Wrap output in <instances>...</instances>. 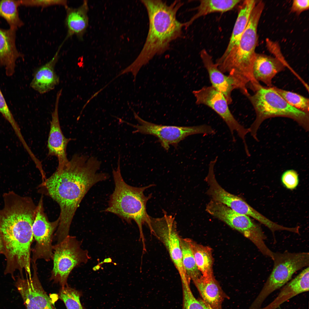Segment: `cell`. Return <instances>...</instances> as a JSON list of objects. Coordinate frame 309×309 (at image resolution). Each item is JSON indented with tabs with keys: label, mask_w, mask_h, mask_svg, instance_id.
Instances as JSON below:
<instances>
[{
	"label": "cell",
	"mask_w": 309,
	"mask_h": 309,
	"mask_svg": "<svg viewBox=\"0 0 309 309\" xmlns=\"http://www.w3.org/2000/svg\"><path fill=\"white\" fill-rule=\"evenodd\" d=\"M281 179L283 185L289 189H294L298 183V173L294 170H288L284 172L282 175Z\"/></svg>",
	"instance_id": "obj_32"
},
{
	"label": "cell",
	"mask_w": 309,
	"mask_h": 309,
	"mask_svg": "<svg viewBox=\"0 0 309 309\" xmlns=\"http://www.w3.org/2000/svg\"><path fill=\"white\" fill-rule=\"evenodd\" d=\"M285 67L276 58L257 54L253 67V77L256 81L261 82L270 87L272 86L273 79Z\"/></svg>",
	"instance_id": "obj_19"
},
{
	"label": "cell",
	"mask_w": 309,
	"mask_h": 309,
	"mask_svg": "<svg viewBox=\"0 0 309 309\" xmlns=\"http://www.w3.org/2000/svg\"><path fill=\"white\" fill-rule=\"evenodd\" d=\"M256 3L255 0H246L242 3L229 41L222 56L227 54L233 46L239 42L247 25L251 12Z\"/></svg>",
	"instance_id": "obj_22"
},
{
	"label": "cell",
	"mask_w": 309,
	"mask_h": 309,
	"mask_svg": "<svg viewBox=\"0 0 309 309\" xmlns=\"http://www.w3.org/2000/svg\"><path fill=\"white\" fill-rule=\"evenodd\" d=\"M112 173L115 188L110 196L108 206L105 211L116 215L129 223L132 220L134 221L138 227L143 245H144L142 226L144 223L148 225L150 221V216L147 213L146 205L151 195L146 196L144 192L154 185L136 187L127 184L121 174L119 154L117 167L116 170L113 169Z\"/></svg>",
	"instance_id": "obj_4"
},
{
	"label": "cell",
	"mask_w": 309,
	"mask_h": 309,
	"mask_svg": "<svg viewBox=\"0 0 309 309\" xmlns=\"http://www.w3.org/2000/svg\"><path fill=\"white\" fill-rule=\"evenodd\" d=\"M101 163L96 157L76 154L67 165L56 171L39 185V193L56 201L60 208L55 236L60 242L69 235L75 213L88 191L95 184L109 178L98 173Z\"/></svg>",
	"instance_id": "obj_1"
},
{
	"label": "cell",
	"mask_w": 309,
	"mask_h": 309,
	"mask_svg": "<svg viewBox=\"0 0 309 309\" xmlns=\"http://www.w3.org/2000/svg\"><path fill=\"white\" fill-rule=\"evenodd\" d=\"M200 56L208 72L211 86L223 94L229 105L231 104L233 101L232 92L234 89H237L235 82L230 76L219 70L217 64L213 62L211 56L205 49L201 51Z\"/></svg>",
	"instance_id": "obj_15"
},
{
	"label": "cell",
	"mask_w": 309,
	"mask_h": 309,
	"mask_svg": "<svg viewBox=\"0 0 309 309\" xmlns=\"http://www.w3.org/2000/svg\"><path fill=\"white\" fill-rule=\"evenodd\" d=\"M16 31L0 28V66L5 68V74L8 77L14 74L17 60L24 59V55L16 47Z\"/></svg>",
	"instance_id": "obj_16"
},
{
	"label": "cell",
	"mask_w": 309,
	"mask_h": 309,
	"mask_svg": "<svg viewBox=\"0 0 309 309\" xmlns=\"http://www.w3.org/2000/svg\"><path fill=\"white\" fill-rule=\"evenodd\" d=\"M309 266L284 285L277 297L266 306L260 309H277L283 303L309 289Z\"/></svg>",
	"instance_id": "obj_20"
},
{
	"label": "cell",
	"mask_w": 309,
	"mask_h": 309,
	"mask_svg": "<svg viewBox=\"0 0 309 309\" xmlns=\"http://www.w3.org/2000/svg\"><path fill=\"white\" fill-rule=\"evenodd\" d=\"M189 241L196 265L201 274H213L211 248L198 244L190 239Z\"/></svg>",
	"instance_id": "obj_24"
},
{
	"label": "cell",
	"mask_w": 309,
	"mask_h": 309,
	"mask_svg": "<svg viewBox=\"0 0 309 309\" xmlns=\"http://www.w3.org/2000/svg\"><path fill=\"white\" fill-rule=\"evenodd\" d=\"M32 264L33 274L31 277L25 278L19 276L15 284L26 309H56L39 279L36 264Z\"/></svg>",
	"instance_id": "obj_13"
},
{
	"label": "cell",
	"mask_w": 309,
	"mask_h": 309,
	"mask_svg": "<svg viewBox=\"0 0 309 309\" xmlns=\"http://www.w3.org/2000/svg\"><path fill=\"white\" fill-rule=\"evenodd\" d=\"M101 266V265L98 264L97 265L95 266L92 269L94 271L98 270L102 268Z\"/></svg>",
	"instance_id": "obj_36"
},
{
	"label": "cell",
	"mask_w": 309,
	"mask_h": 309,
	"mask_svg": "<svg viewBox=\"0 0 309 309\" xmlns=\"http://www.w3.org/2000/svg\"><path fill=\"white\" fill-rule=\"evenodd\" d=\"M5 252L3 239L0 232V254H3L4 255Z\"/></svg>",
	"instance_id": "obj_34"
},
{
	"label": "cell",
	"mask_w": 309,
	"mask_h": 309,
	"mask_svg": "<svg viewBox=\"0 0 309 309\" xmlns=\"http://www.w3.org/2000/svg\"><path fill=\"white\" fill-rule=\"evenodd\" d=\"M82 242L75 236L68 235L53 246V267L50 280L61 287L68 285L67 280L72 270L90 257L86 250L81 248Z\"/></svg>",
	"instance_id": "obj_7"
},
{
	"label": "cell",
	"mask_w": 309,
	"mask_h": 309,
	"mask_svg": "<svg viewBox=\"0 0 309 309\" xmlns=\"http://www.w3.org/2000/svg\"><path fill=\"white\" fill-rule=\"evenodd\" d=\"M66 8V15L65 24L67 33L64 41L74 35L82 40L88 25V13L89 8L87 1H84L78 8L67 6Z\"/></svg>",
	"instance_id": "obj_21"
},
{
	"label": "cell",
	"mask_w": 309,
	"mask_h": 309,
	"mask_svg": "<svg viewBox=\"0 0 309 309\" xmlns=\"http://www.w3.org/2000/svg\"><path fill=\"white\" fill-rule=\"evenodd\" d=\"M264 6L262 1L256 4L239 42L215 62L219 70L227 74L235 82L237 89L244 95L248 93V86L254 88L260 84L253 78V67L257 54V27Z\"/></svg>",
	"instance_id": "obj_3"
},
{
	"label": "cell",
	"mask_w": 309,
	"mask_h": 309,
	"mask_svg": "<svg viewBox=\"0 0 309 309\" xmlns=\"http://www.w3.org/2000/svg\"><path fill=\"white\" fill-rule=\"evenodd\" d=\"M253 95L247 97L255 110L256 118L249 132L256 140L257 132L262 123L270 118L281 117L296 121L306 130H309V114L290 105L271 87L261 85Z\"/></svg>",
	"instance_id": "obj_5"
},
{
	"label": "cell",
	"mask_w": 309,
	"mask_h": 309,
	"mask_svg": "<svg viewBox=\"0 0 309 309\" xmlns=\"http://www.w3.org/2000/svg\"><path fill=\"white\" fill-rule=\"evenodd\" d=\"M309 7V0H294L293 2L291 11L300 14L302 12L308 10Z\"/></svg>",
	"instance_id": "obj_33"
},
{
	"label": "cell",
	"mask_w": 309,
	"mask_h": 309,
	"mask_svg": "<svg viewBox=\"0 0 309 309\" xmlns=\"http://www.w3.org/2000/svg\"><path fill=\"white\" fill-rule=\"evenodd\" d=\"M62 92L60 90L57 94L54 110L52 114L50 128L48 137L47 148L48 156H54L58 159V165L57 169L62 168L69 162L66 153V148L71 138H66L62 130L58 116V104Z\"/></svg>",
	"instance_id": "obj_14"
},
{
	"label": "cell",
	"mask_w": 309,
	"mask_h": 309,
	"mask_svg": "<svg viewBox=\"0 0 309 309\" xmlns=\"http://www.w3.org/2000/svg\"><path fill=\"white\" fill-rule=\"evenodd\" d=\"M60 45L53 58L44 64L36 69L30 84V87L40 94L47 93L54 89L60 82V78L55 71L59 58Z\"/></svg>",
	"instance_id": "obj_18"
},
{
	"label": "cell",
	"mask_w": 309,
	"mask_h": 309,
	"mask_svg": "<svg viewBox=\"0 0 309 309\" xmlns=\"http://www.w3.org/2000/svg\"><path fill=\"white\" fill-rule=\"evenodd\" d=\"M277 92L288 103L292 106L303 112L309 113V99L297 93L272 86Z\"/></svg>",
	"instance_id": "obj_28"
},
{
	"label": "cell",
	"mask_w": 309,
	"mask_h": 309,
	"mask_svg": "<svg viewBox=\"0 0 309 309\" xmlns=\"http://www.w3.org/2000/svg\"><path fill=\"white\" fill-rule=\"evenodd\" d=\"M145 7L149 19V28L143 47L135 60L122 71L130 72L135 80L141 68L156 55L162 54L169 48L172 41L181 37L184 23L177 18V13L183 5L176 0L168 5L160 0L141 1Z\"/></svg>",
	"instance_id": "obj_2"
},
{
	"label": "cell",
	"mask_w": 309,
	"mask_h": 309,
	"mask_svg": "<svg viewBox=\"0 0 309 309\" xmlns=\"http://www.w3.org/2000/svg\"><path fill=\"white\" fill-rule=\"evenodd\" d=\"M189 283H182L183 304L182 309H213L201 298L196 299L191 290Z\"/></svg>",
	"instance_id": "obj_29"
},
{
	"label": "cell",
	"mask_w": 309,
	"mask_h": 309,
	"mask_svg": "<svg viewBox=\"0 0 309 309\" xmlns=\"http://www.w3.org/2000/svg\"><path fill=\"white\" fill-rule=\"evenodd\" d=\"M112 263L115 265H117V264L116 263H114L113 262L112 258L110 257L104 259L103 261L101 262H99L98 264L102 266L104 263Z\"/></svg>",
	"instance_id": "obj_35"
},
{
	"label": "cell",
	"mask_w": 309,
	"mask_h": 309,
	"mask_svg": "<svg viewBox=\"0 0 309 309\" xmlns=\"http://www.w3.org/2000/svg\"><path fill=\"white\" fill-rule=\"evenodd\" d=\"M43 202V196L42 195L37 205L32 227L35 244L32 249L31 262L34 263H36L39 259H43L47 262L52 259L53 234L59 222L58 218L53 221H49L44 212Z\"/></svg>",
	"instance_id": "obj_12"
},
{
	"label": "cell",
	"mask_w": 309,
	"mask_h": 309,
	"mask_svg": "<svg viewBox=\"0 0 309 309\" xmlns=\"http://www.w3.org/2000/svg\"><path fill=\"white\" fill-rule=\"evenodd\" d=\"M192 93L197 105H204L210 108L223 120L229 129L233 141L235 140L234 134L236 132L242 140L244 148H247L245 136L249 132L248 129L240 124L235 118L224 95L211 86H204L193 91Z\"/></svg>",
	"instance_id": "obj_11"
},
{
	"label": "cell",
	"mask_w": 309,
	"mask_h": 309,
	"mask_svg": "<svg viewBox=\"0 0 309 309\" xmlns=\"http://www.w3.org/2000/svg\"><path fill=\"white\" fill-rule=\"evenodd\" d=\"M206 211L211 215L223 221L242 234L250 240L264 255L271 250L264 241L266 236L261 227L247 216L238 213L225 205L211 199L206 207Z\"/></svg>",
	"instance_id": "obj_8"
},
{
	"label": "cell",
	"mask_w": 309,
	"mask_h": 309,
	"mask_svg": "<svg viewBox=\"0 0 309 309\" xmlns=\"http://www.w3.org/2000/svg\"><path fill=\"white\" fill-rule=\"evenodd\" d=\"M193 281L207 304L213 309H223V301L229 297L223 290L213 274H201Z\"/></svg>",
	"instance_id": "obj_17"
},
{
	"label": "cell",
	"mask_w": 309,
	"mask_h": 309,
	"mask_svg": "<svg viewBox=\"0 0 309 309\" xmlns=\"http://www.w3.org/2000/svg\"><path fill=\"white\" fill-rule=\"evenodd\" d=\"M190 239L180 238L183 267L187 278L190 282L199 277L201 274L196 264L190 245Z\"/></svg>",
	"instance_id": "obj_25"
},
{
	"label": "cell",
	"mask_w": 309,
	"mask_h": 309,
	"mask_svg": "<svg viewBox=\"0 0 309 309\" xmlns=\"http://www.w3.org/2000/svg\"><path fill=\"white\" fill-rule=\"evenodd\" d=\"M0 113L11 124L18 138L22 135L20 130L7 103L0 88Z\"/></svg>",
	"instance_id": "obj_30"
},
{
	"label": "cell",
	"mask_w": 309,
	"mask_h": 309,
	"mask_svg": "<svg viewBox=\"0 0 309 309\" xmlns=\"http://www.w3.org/2000/svg\"><path fill=\"white\" fill-rule=\"evenodd\" d=\"M135 118L140 125H134L122 119L120 122L124 123L135 128L134 133L139 132L153 135L157 137L162 146L168 150L169 146L177 147L178 143L187 137L192 135L201 134L213 135L216 132L211 126L206 124L189 126H180L159 125L148 122L140 118L133 110Z\"/></svg>",
	"instance_id": "obj_9"
},
{
	"label": "cell",
	"mask_w": 309,
	"mask_h": 309,
	"mask_svg": "<svg viewBox=\"0 0 309 309\" xmlns=\"http://www.w3.org/2000/svg\"><path fill=\"white\" fill-rule=\"evenodd\" d=\"M161 217L150 216L148 226L151 233L164 245L180 275L181 281L188 280L183 267L180 238L175 218L165 211Z\"/></svg>",
	"instance_id": "obj_10"
},
{
	"label": "cell",
	"mask_w": 309,
	"mask_h": 309,
	"mask_svg": "<svg viewBox=\"0 0 309 309\" xmlns=\"http://www.w3.org/2000/svg\"><path fill=\"white\" fill-rule=\"evenodd\" d=\"M59 298L65 304L67 309H86L82 305L80 298L81 291L70 287L68 285L61 287L58 294Z\"/></svg>",
	"instance_id": "obj_27"
},
{
	"label": "cell",
	"mask_w": 309,
	"mask_h": 309,
	"mask_svg": "<svg viewBox=\"0 0 309 309\" xmlns=\"http://www.w3.org/2000/svg\"><path fill=\"white\" fill-rule=\"evenodd\" d=\"M20 5L19 0L0 1V17L6 21L9 28L17 30L24 25L19 16L18 7Z\"/></svg>",
	"instance_id": "obj_26"
},
{
	"label": "cell",
	"mask_w": 309,
	"mask_h": 309,
	"mask_svg": "<svg viewBox=\"0 0 309 309\" xmlns=\"http://www.w3.org/2000/svg\"><path fill=\"white\" fill-rule=\"evenodd\" d=\"M20 5L28 7H46L55 5L67 7V1L64 0H19Z\"/></svg>",
	"instance_id": "obj_31"
},
{
	"label": "cell",
	"mask_w": 309,
	"mask_h": 309,
	"mask_svg": "<svg viewBox=\"0 0 309 309\" xmlns=\"http://www.w3.org/2000/svg\"><path fill=\"white\" fill-rule=\"evenodd\" d=\"M241 0H201L196 9L197 13L188 21L184 23V27H188L196 19L203 16L214 12H225L233 9Z\"/></svg>",
	"instance_id": "obj_23"
},
{
	"label": "cell",
	"mask_w": 309,
	"mask_h": 309,
	"mask_svg": "<svg viewBox=\"0 0 309 309\" xmlns=\"http://www.w3.org/2000/svg\"><path fill=\"white\" fill-rule=\"evenodd\" d=\"M272 271L259 294L249 309H260L267 298L281 288L291 279L293 275L303 268L309 266V253H291L287 251L274 252Z\"/></svg>",
	"instance_id": "obj_6"
}]
</instances>
